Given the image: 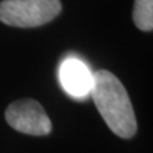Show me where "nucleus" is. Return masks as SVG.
<instances>
[{"label": "nucleus", "mask_w": 153, "mask_h": 153, "mask_svg": "<svg viewBox=\"0 0 153 153\" xmlns=\"http://www.w3.org/2000/svg\"><path fill=\"white\" fill-rule=\"evenodd\" d=\"M91 97L105 123L120 138L129 139L137 131V119L125 87L107 70L93 73Z\"/></svg>", "instance_id": "nucleus-1"}, {"label": "nucleus", "mask_w": 153, "mask_h": 153, "mask_svg": "<svg viewBox=\"0 0 153 153\" xmlns=\"http://www.w3.org/2000/svg\"><path fill=\"white\" fill-rule=\"evenodd\" d=\"M60 12V0H4L0 3V21L13 27L46 25Z\"/></svg>", "instance_id": "nucleus-2"}, {"label": "nucleus", "mask_w": 153, "mask_h": 153, "mask_svg": "<svg viewBox=\"0 0 153 153\" xmlns=\"http://www.w3.org/2000/svg\"><path fill=\"white\" fill-rule=\"evenodd\" d=\"M5 119L17 131L30 135H47L52 129L44 107L37 101L30 98L13 102L7 108Z\"/></svg>", "instance_id": "nucleus-3"}, {"label": "nucleus", "mask_w": 153, "mask_h": 153, "mask_svg": "<svg viewBox=\"0 0 153 153\" xmlns=\"http://www.w3.org/2000/svg\"><path fill=\"white\" fill-rule=\"evenodd\" d=\"M59 80L70 97L83 100L91 96L93 73L83 60L78 57H66L59 68Z\"/></svg>", "instance_id": "nucleus-4"}, {"label": "nucleus", "mask_w": 153, "mask_h": 153, "mask_svg": "<svg viewBox=\"0 0 153 153\" xmlns=\"http://www.w3.org/2000/svg\"><path fill=\"white\" fill-rule=\"evenodd\" d=\"M135 26L142 31L153 30V0H135L133 9Z\"/></svg>", "instance_id": "nucleus-5"}]
</instances>
